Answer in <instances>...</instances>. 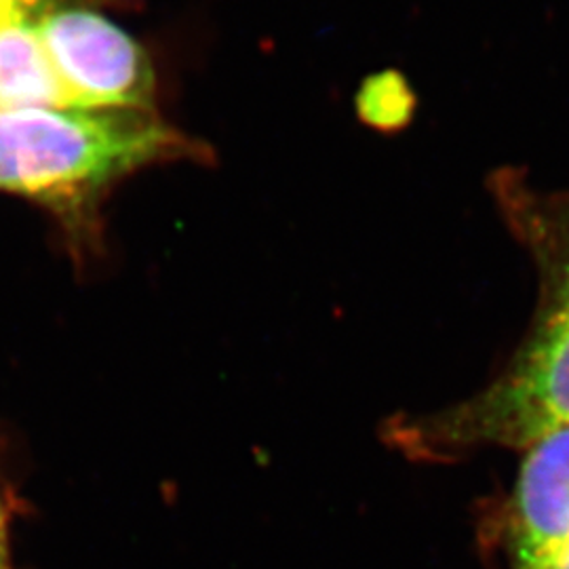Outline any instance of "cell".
Returning <instances> with one entry per match:
<instances>
[{"mask_svg": "<svg viewBox=\"0 0 569 569\" xmlns=\"http://www.w3.org/2000/svg\"><path fill=\"white\" fill-rule=\"evenodd\" d=\"M207 157L136 108L0 110V190L56 211L70 230H87L103 192L148 164Z\"/></svg>", "mask_w": 569, "mask_h": 569, "instance_id": "1", "label": "cell"}, {"mask_svg": "<svg viewBox=\"0 0 569 569\" xmlns=\"http://www.w3.org/2000/svg\"><path fill=\"white\" fill-rule=\"evenodd\" d=\"M569 427V310L550 305L523 357L467 406L446 413L435 430L448 443H523Z\"/></svg>", "mask_w": 569, "mask_h": 569, "instance_id": "2", "label": "cell"}, {"mask_svg": "<svg viewBox=\"0 0 569 569\" xmlns=\"http://www.w3.org/2000/svg\"><path fill=\"white\" fill-rule=\"evenodd\" d=\"M37 30L74 108L154 110V68L148 53L102 13L42 0Z\"/></svg>", "mask_w": 569, "mask_h": 569, "instance_id": "3", "label": "cell"}, {"mask_svg": "<svg viewBox=\"0 0 569 569\" xmlns=\"http://www.w3.org/2000/svg\"><path fill=\"white\" fill-rule=\"evenodd\" d=\"M569 538V427L552 428L528 446L509 507L515 568Z\"/></svg>", "mask_w": 569, "mask_h": 569, "instance_id": "4", "label": "cell"}, {"mask_svg": "<svg viewBox=\"0 0 569 569\" xmlns=\"http://www.w3.org/2000/svg\"><path fill=\"white\" fill-rule=\"evenodd\" d=\"M489 188L505 222L547 274L550 305L569 310V192L540 190L512 167L491 173Z\"/></svg>", "mask_w": 569, "mask_h": 569, "instance_id": "5", "label": "cell"}, {"mask_svg": "<svg viewBox=\"0 0 569 569\" xmlns=\"http://www.w3.org/2000/svg\"><path fill=\"white\" fill-rule=\"evenodd\" d=\"M41 2L7 0L0 7V110L74 108L37 30Z\"/></svg>", "mask_w": 569, "mask_h": 569, "instance_id": "6", "label": "cell"}, {"mask_svg": "<svg viewBox=\"0 0 569 569\" xmlns=\"http://www.w3.org/2000/svg\"><path fill=\"white\" fill-rule=\"evenodd\" d=\"M357 114L371 129L395 133L409 124L416 112V93L406 77L397 70L369 74L357 98Z\"/></svg>", "mask_w": 569, "mask_h": 569, "instance_id": "7", "label": "cell"}, {"mask_svg": "<svg viewBox=\"0 0 569 569\" xmlns=\"http://www.w3.org/2000/svg\"><path fill=\"white\" fill-rule=\"evenodd\" d=\"M517 569H569V538L561 540L559 545L550 547L545 552H540L523 568Z\"/></svg>", "mask_w": 569, "mask_h": 569, "instance_id": "8", "label": "cell"}, {"mask_svg": "<svg viewBox=\"0 0 569 569\" xmlns=\"http://www.w3.org/2000/svg\"><path fill=\"white\" fill-rule=\"evenodd\" d=\"M0 569H11V557H9V540H7V515L0 502Z\"/></svg>", "mask_w": 569, "mask_h": 569, "instance_id": "9", "label": "cell"}, {"mask_svg": "<svg viewBox=\"0 0 569 569\" xmlns=\"http://www.w3.org/2000/svg\"><path fill=\"white\" fill-rule=\"evenodd\" d=\"M4 2H7V0H0V7H2V4H4Z\"/></svg>", "mask_w": 569, "mask_h": 569, "instance_id": "10", "label": "cell"}]
</instances>
